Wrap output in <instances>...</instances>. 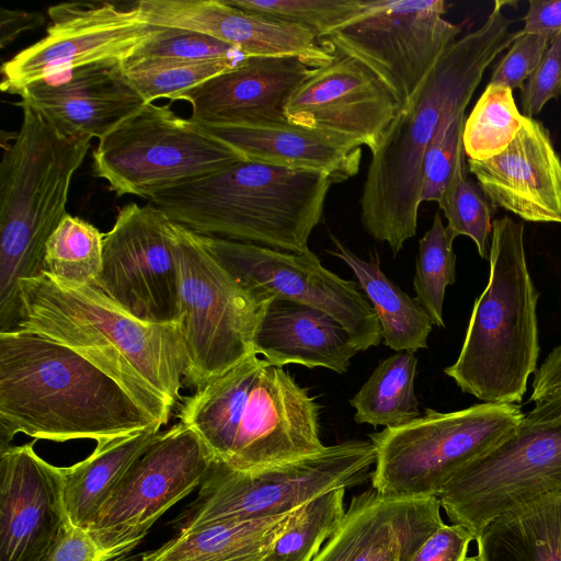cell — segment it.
<instances>
[{
  "instance_id": "obj_1",
  "label": "cell",
  "mask_w": 561,
  "mask_h": 561,
  "mask_svg": "<svg viewBox=\"0 0 561 561\" xmlns=\"http://www.w3.org/2000/svg\"><path fill=\"white\" fill-rule=\"evenodd\" d=\"M20 301L14 329L73 350L158 424L169 422L190 367L179 322L141 321L96 285L66 283L46 272L20 282Z\"/></svg>"
},
{
  "instance_id": "obj_2",
  "label": "cell",
  "mask_w": 561,
  "mask_h": 561,
  "mask_svg": "<svg viewBox=\"0 0 561 561\" xmlns=\"http://www.w3.org/2000/svg\"><path fill=\"white\" fill-rule=\"evenodd\" d=\"M495 1L485 22L457 38L398 112L371 151L360 196V220L377 241L399 253L417 229L421 165L427 146L448 118L465 112L486 68L520 31Z\"/></svg>"
},
{
  "instance_id": "obj_3",
  "label": "cell",
  "mask_w": 561,
  "mask_h": 561,
  "mask_svg": "<svg viewBox=\"0 0 561 561\" xmlns=\"http://www.w3.org/2000/svg\"><path fill=\"white\" fill-rule=\"evenodd\" d=\"M159 425L102 370L35 333L0 332V451L35 439L113 438Z\"/></svg>"
},
{
  "instance_id": "obj_4",
  "label": "cell",
  "mask_w": 561,
  "mask_h": 561,
  "mask_svg": "<svg viewBox=\"0 0 561 561\" xmlns=\"http://www.w3.org/2000/svg\"><path fill=\"white\" fill-rule=\"evenodd\" d=\"M179 421L215 461L254 471L321 451L319 408L291 375L252 354L185 398Z\"/></svg>"
},
{
  "instance_id": "obj_5",
  "label": "cell",
  "mask_w": 561,
  "mask_h": 561,
  "mask_svg": "<svg viewBox=\"0 0 561 561\" xmlns=\"http://www.w3.org/2000/svg\"><path fill=\"white\" fill-rule=\"evenodd\" d=\"M334 183L323 173L241 159L148 201L198 234L304 253Z\"/></svg>"
},
{
  "instance_id": "obj_6",
  "label": "cell",
  "mask_w": 561,
  "mask_h": 561,
  "mask_svg": "<svg viewBox=\"0 0 561 561\" xmlns=\"http://www.w3.org/2000/svg\"><path fill=\"white\" fill-rule=\"evenodd\" d=\"M22 123L0 164V332L20 316V282L44 272L46 243L67 214L72 178L91 146L60 134L37 111Z\"/></svg>"
},
{
  "instance_id": "obj_7",
  "label": "cell",
  "mask_w": 561,
  "mask_h": 561,
  "mask_svg": "<svg viewBox=\"0 0 561 561\" xmlns=\"http://www.w3.org/2000/svg\"><path fill=\"white\" fill-rule=\"evenodd\" d=\"M489 262V280L474 301L458 358L444 373L485 403L517 404L540 352L539 293L527 265L522 221L493 220Z\"/></svg>"
},
{
  "instance_id": "obj_8",
  "label": "cell",
  "mask_w": 561,
  "mask_h": 561,
  "mask_svg": "<svg viewBox=\"0 0 561 561\" xmlns=\"http://www.w3.org/2000/svg\"><path fill=\"white\" fill-rule=\"evenodd\" d=\"M180 277V329L197 389L256 354L254 340L274 299L247 289L218 261L204 236L170 220Z\"/></svg>"
},
{
  "instance_id": "obj_9",
  "label": "cell",
  "mask_w": 561,
  "mask_h": 561,
  "mask_svg": "<svg viewBox=\"0 0 561 561\" xmlns=\"http://www.w3.org/2000/svg\"><path fill=\"white\" fill-rule=\"evenodd\" d=\"M524 416L517 404L483 402L453 412L427 408L409 423L371 433L373 489L381 497L438 496L457 470L496 445Z\"/></svg>"
},
{
  "instance_id": "obj_10",
  "label": "cell",
  "mask_w": 561,
  "mask_h": 561,
  "mask_svg": "<svg viewBox=\"0 0 561 561\" xmlns=\"http://www.w3.org/2000/svg\"><path fill=\"white\" fill-rule=\"evenodd\" d=\"M375 461L370 440L325 446L317 454L254 471L213 461L197 497L173 525L180 533L214 522L285 515L325 492L362 484L371 477Z\"/></svg>"
},
{
  "instance_id": "obj_11",
  "label": "cell",
  "mask_w": 561,
  "mask_h": 561,
  "mask_svg": "<svg viewBox=\"0 0 561 561\" xmlns=\"http://www.w3.org/2000/svg\"><path fill=\"white\" fill-rule=\"evenodd\" d=\"M241 159L170 105L146 103L99 140L92 167L117 196L149 199Z\"/></svg>"
},
{
  "instance_id": "obj_12",
  "label": "cell",
  "mask_w": 561,
  "mask_h": 561,
  "mask_svg": "<svg viewBox=\"0 0 561 561\" xmlns=\"http://www.w3.org/2000/svg\"><path fill=\"white\" fill-rule=\"evenodd\" d=\"M446 10L444 0H364L320 41L366 65L401 110L461 32V24L444 19Z\"/></svg>"
},
{
  "instance_id": "obj_13",
  "label": "cell",
  "mask_w": 561,
  "mask_h": 561,
  "mask_svg": "<svg viewBox=\"0 0 561 561\" xmlns=\"http://www.w3.org/2000/svg\"><path fill=\"white\" fill-rule=\"evenodd\" d=\"M553 493H561V422L523 420L457 470L438 499L451 524L467 527L477 537L495 516Z\"/></svg>"
},
{
  "instance_id": "obj_14",
  "label": "cell",
  "mask_w": 561,
  "mask_h": 561,
  "mask_svg": "<svg viewBox=\"0 0 561 561\" xmlns=\"http://www.w3.org/2000/svg\"><path fill=\"white\" fill-rule=\"evenodd\" d=\"M214 458L182 422L161 432L113 490L89 535L104 561L134 549L171 506L199 486Z\"/></svg>"
},
{
  "instance_id": "obj_15",
  "label": "cell",
  "mask_w": 561,
  "mask_h": 561,
  "mask_svg": "<svg viewBox=\"0 0 561 561\" xmlns=\"http://www.w3.org/2000/svg\"><path fill=\"white\" fill-rule=\"evenodd\" d=\"M204 238L218 261L253 294L299 302L330 314L359 352L380 344V323L356 283L325 268L310 249L293 253L218 237Z\"/></svg>"
},
{
  "instance_id": "obj_16",
  "label": "cell",
  "mask_w": 561,
  "mask_h": 561,
  "mask_svg": "<svg viewBox=\"0 0 561 561\" xmlns=\"http://www.w3.org/2000/svg\"><path fill=\"white\" fill-rule=\"evenodd\" d=\"M46 35L1 67V91L92 64H124L161 26L147 23L137 3L62 2L47 10Z\"/></svg>"
},
{
  "instance_id": "obj_17",
  "label": "cell",
  "mask_w": 561,
  "mask_h": 561,
  "mask_svg": "<svg viewBox=\"0 0 561 561\" xmlns=\"http://www.w3.org/2000/svg\"><path fill=\"white\" fill-rule=\"evenodd\" d=\"M170 219L154 205L128 203L104 234L95 285L119 308L151 323L178 322L180 277Z\"/></svg>"
},
{
  "instance_id": "obj_18",
  "label": "cell",
  "mask_w": 561,
  "mask_h": 561,
  "mask_svg": "<svg viewBox=\"0 0 561 561\" xmlns=\"http://www.w3.org/2000/svg\"><path fill=\"white\" fill-rule=\"evenodd\" d=\"M333 59L314 69L286 100L287 122L341 136L376 149L400 111L397 99L358 59L332 51Z\"/></svg>"
},
{
  "instance_id": "obj_19",
  "label": "cell",
  "mask_w": 561,
  "mask_h": 561,
  "mask_svg": "<svg viewBox=\"0 0 561 561\" xmlns=\"http://www.w3.org/2000/svg\"><path fill=\"white\" fill-rule=\"evenodd\" d=\"M35 442L0 451V561H43L70 524L64 467L41 458Z\"/></svg>"
},
{
  "instance_id": "obj_20",
  "label": "cell",
  "mask_w": 561,
  "mask_h": 561,
  "mask_svg": "<svg viewBox=\"0 0 561 561\" xmlns=\"http://www.w3.org/2000/svg\"><path fill=\"white\" fill-rule=\"evenodd\" d=\"M144 20L215 37L247 56L296 57L317 69L334 55L311 31L241 10L227 0H140Z\"/></svg>"
},
{
  "instance_id": "obj_21",
  "label": "cell",
  "mask_w": 561,
  "mask_h": 561,
  "mask_svg": "<svg viewBox=\"0 0 561 561\" xmlns=\"http://www.w3.org/2000/svg\"><path fill=\"white\" fill-rule=\"evenodd\" d=\"M18 95L16 105L37 111L60 134L99 140L146 104L116 62L72 68L32 82Z\"/></svg>"
},
{
  "instance_id": "obj_22",
  "label": "cell",
  "mask_w": 561,
  "mask_h": 561,
  "mask_svg": "<svg viewBox=\"0 0 561 561\" xmlns=\"http://www.w3.org/2000/svg\"><path fill=\"white\" fill-rule=\"evenodd\" d=\"M468 168L495 208L530 222L561 224V158L539 121L525 116L502 153L485 161L468 159Z\"/></svg>"
},
{
  "instance_id": "obj_23",
  "label": "cell",
  "mask_w": 561,
  "mask_h": 561,
  "mask_svg": "<svg viewBox=\"0 0 561 561\" xmlns=\"http://www.w3.org/2000/svg\"><path fill=\"white\" fill-rule=\"evenodd\" d=\"M313 71L296 57L251 56L179 101L190 103V119L198 124L286 121V100Z\"/></svg>"
},
{
  "instance_id": "obj_24",
  "label": "cell",
  "mask_w": 561,
  "mask_h": 561,
  "mask_svg": "<svg viewBox=\"0 0 561 561\" xmlns=\"http://www.w3.org/2000/svg\"><path fill=\"white\" fill-rule=\"evenodd\" d=\"M194 124L245 160L323 173L335 183L359 171L362 146L322 130L287 121Z\"/></svg>"
},
{
  "instance_id": "obj_25",
  "label": "cell",
  "mask_w": 561,
  "mask_h": 561,
  "mask_svg": "<svg viewBox=\"0 0 561 561\" xmlns=\"http://www.w3.org/2000/svg\"><path fill=\"white\" fill-rule=\"evenodd\" d=\"M254 350L272 365L324 367L347 371L359 351L346 330L330 314L289 300L274 299L257 329Z\"/></svg>"
},
{
  "instance_id": "obj_26",
  "label": "cell",
  "mask_w": 561,
  "mask_h": 561,
  "mask_svg": "<svg viewBox=\"0 0 561 561\" xmlns=\"http://www.w3.org/2000/svg\"><path fill=\"white\" fill-rule=\"evenodd\" d=\"M160 428L99 440L90 456L64 467V501L71 525L88 531L130 466L158 439Z\"/></svg>"
},
{
  "instance_id": "obj_27",
  "label": "cell",
  "mask_w": 561,
  "mask_h": 561,
  "mask_svg": "<svg viewBox=\"0 0 561 561\" xmlns=\"http://www.w3.org/2000/svg\"><path fill=\"white\" fill-rule=\"evenodd\" d=\"M476 561H561V493L546 494L488 522Z\"/></svg>"
},
{
  "instance_id": "obj_28",
  "label": "cell",
  "mask_w": 561,
  "mask_h": 561,
  "mask_svg": "<svg viewBox=\"0 0 561 561\" xmlns=\"http://www.w3.org/2000/svg\"><path fill=\"white\" fill-rule=\"evenodd\" d=\"M293 512L196 526L178 533L160 548L144 552L141 558L142 561H263Z\"/></svg>"
},
{
  "instance_id": "obj_29",
  "label": "cell",
  "mask_w": 561,
  "mask_h": 561,
  "mask_svg": "<svg viewBox=\"0 0 561 561\" xmlns=\"http://www.w3.org/2000/svg\"><path fill=\"white\" fill-rule=\"evenodd\" d=\"M333 249L328 252L341 259L354 273L359 287L373 306L381 328L382 343L397 352L427 347L433 322L425 309L410 297L380 267L376 251L364 260L330 233Z\"/></svg>"
},
{
  "instance_id": "obj_30",
  "label": "cell",
  "mask_w": 561,
  "mask_h": 561,
  "mask_svg": "<svg viewBox=\"0 0 561 561\" xmlns=\"http://www.w3.org/2000/svg\"><path fill=\"white\" fill-rule=\"evenodd\" d=\"M438 496H379L353 561H409L443 524Z\"/></svg>"
},
{
  "instance_id": "obj_31",
  "label": "cell",
  "mask_w": 561,
  "mask_h": 561,
  "mask_svg": "<svg viewBox=\"0 0 561 561\" xmlns=\"http://www.w3.org/2000/svg\"><path fill=\"white\" fill-rule=\"evenodd\" d=\"M417 357L398 352L379 363L370 377L350 400L354 421L374 426L403 425L421 415L414 382Z\"/></svg>"
},
{
  "instance_id": "obj_32",
  "label": "cell",
  "mask_w": 561,
  "mask_h": 561,
  "mask_svg": "<svg viewBox=\"0 0 561 561\" xmlns=\"http://www.w3.org/2000/svg\"><path fill=\"white\" fill-rule=\"evenodd\" d=\"M345 491L325 492L295 510L263 561H311L344 522Z\"/></svg>"
},
{
  "instance_id": "obj_33",
  "label": "cell",
  "mask_w": 561,
  "mask_h": 561,
  "mask_svg": "<svg viewBox=\"0 0 561 561\" xmlns=\"http://www.w3.org/2000/svg\"><path fill=\"white\" fill-rule=\"evenodd\" d=\"M104 234L67 213L46 243L44 272L66 283L95 285L102 270Z\"/></svg>"
},
{
  "instance_id": "obj_34",
  "label": "cell",
  "mask_w": 561,
  "mask_h": 561,
  "mask_svg": "<svg viewBox=\"0 0 561 561\" xmlns=\"http://www.w3.org/2000/svg\"><path fill=\"white\" fill-rule=\"evenodd\" d=\"M524 119L513 91L488 83L465 122L466 156L470 160L485 161L502 153L522 129Z\"/></svg>"
},
{
  "instance_id": "obj_35",
  "label": "cell",
  "mask_w": 561,
  "mask_h": 561,
  "mask_svg": "<svg viewBox=\"0 0 561 561\" xmlns=\"http://www.w3.org/2000/svg\"><path fill=\"white\" fill-rule=\"evenodd\" d=\"M241 62L229 59L204 61L158 59L122 65V75L146 103H153L159 99L179 101L187 91Z\"/></svg>"
},
{
  "instance_id": "obj_36",
  "label": "cell",
  "mask_w": 561,
  "mask_h": 561,
  "mask_svg": "<svg viewBox=\"0 0 561 561\" xmlns=\"http://www.w3.org/2000/svg\"><path fill=\"white\" fill-rule=\"evenodd\" d=\"M454 240L446 231L440 214L419 241L413 287L416 301L425 309L434 325L444 328L443 306L446 288L456 282Z\"/></svg>"
},
{
  "instance_id": "obj_37",
  "label": "cell",
  "mask_w": 561,
  "mask_h": 561,
  "mask_svg": "<svg viewBox=\"0 0 561 561\" xmlns=\"http://www.w3.org/2000/svg\"><path fill=\"white\" fill-rule=\"evenodd\" d=\"M447 219L446 231L455 240L459 236L470 238L482 259L490 255L493 216L496 208L486 198L479 184L459 171L438 203Z\"/></svg>"
},
{
  "instance_id": "obj_38",
  "label": "cell",
  "mask_w": 561,
  "mask_h": 561,
  "mask_svg": "<svg viewBox=\"0 0 561 561\" xmlns=\"http://www.w3.org/2000/svg\"><path fill=\"white\" fill-rule=\"evenodd\" d=\"M230 4L271 19L300 25L319 39L355 15L364 0H227Z\"/></svg>"
},
{
  "instance_id": "obj_39",
  "label": "cell",
  "mask_w": 561,
  "mask_h": 561,
  "mask_svg": "<svg viewBox=\"0 0 561 561\" xmlns=\"http://www.w3.org/2000/svg\"><path fill=\"white\" fill-rule=\"evenodd\" d=\"M465 122V112L448 118L427 146L421 165V203L438 204L459 171L466 168Z\"/></svg>"
},
{
  "instance_id": "obj_40",
  "label": "cell",
  "mask_w": 561,
  "mask_h": 561,
  "mask_svg": "<svg viewBox=\"0 0 561 561\" xmlns=\"http://www.w3.org/2000/svg\"><path fill=\"white\" fill-rule=\"evenodd\" d=\"M248 57L241 50L209 35L184 28L161 26L122 65L158 59L243 61Z\"/></svg>"
},
{
  "instance_id": "obj_41",
  "label": "cell",
  "mask_w": 561,
  "mask_h": 561,
  "mask_svg": "<svg viewBox=\"0 0 561 561\" xmlns=\"http://www.w3.org/2000/svg\"><path fill=\"white\" fill-rule=\"evenodd\" d=\"M379 495L371 488L354 496L343 524L311 561H353L371 523Z\"/></svg>"
},
{
  "instance_id": "obj_42",
  "label": "cell",
  "mask_w": 561,
  "mask_h": 561,
  "mask_svg": "<svg viewBox=\"0 0 561 561\" xmlns=\"http://www.w3.org/2000/svg\"><path fill=\"white\" fill-rule=\"evenodd\" d=\"M519 31L518 37L494 68L490 84L505 87L512 91L522 89L548 48L550 37Z\"/></svg>"
},
{
  "instance_id": "obj_43",
  "label": "cell",
  "mask_w": 561,
  "mask_h": 561,
  "mask_svg": "<svg viewBox=\"0 0 561 561\" xmlns=\"http://www.w3.org/2000/svg\"><path fill=\"white\" fill-rule=\"evenodd\" d=\"M561 95V34L551 38L538 66L520 89L523 115L534 118Z\"/></svg>"
},
{
  "instance_id": "obj_44",
  "label": "cell",
  "mask_w": 561,
  "mask_h": 561,
  "mask_svg": "<svg viewBox=\"0 0 561 561\" xmlns=\"http://www.w3.org/2000/svg\"><path fill=\"white\" fill-rule=\"evenodd\" d=\"M476 539L473 533L462 525L442 524L416 549L409 561H476L468 558L470 541Z\"/></svg>"
},
{
  "instance_id": "obj_45",
  "label": "cell",
  "mask_w": 561,
  "mask_h": 561,
  "mask_svg": "<svg viewBox=\"0 0 561 561\" xmlns=\"http://www.w3.org/2000/svg\"><path fill=\"white\" fill-rule=\"evenodd\" d=\"M43 561H104V558L89 533L70 523Z\"/></svg>"
},
{
  "instance_id": "obj_46",
  "label": "cell",
  "mask_w": 561,
  "mask_h": 561,
  "mask_svg": "<svg viewBox=\"0 0 561 561\" xmlns=\"http://www.w3.org/2000/svg\"><path fill=\"white\" fill-rule=\"evenodd\" d=\"M524 22L523 33L550 38L561 34V0H530Z\"/></svg>"
},
{
  "instance_id": "obj_47",
  "label": "cell",
  "mask_w": 561,
  "mask_h": 561,
  "mask_svg": "<svg viewBox=\"0 0 561 561\" xmlns=\"http://www.w3.org/2000/svg\"><path fill=\"white\" fill-rule=\"evenodd\" d=\"M561 388V344L556 346L537 368L529 402H538Z\"/></svg>"
},
{
  "instance_id": "obj_48",
  "label": "cell",
  "mask_w": 561,
  "mask_h": 561,
  "mask_svg": "<svg viewBox=\"0 0 561 561\" xmlns=\"http://www.w3.org/2000/svg\"><path fill=\"white\" fill-rule=\"evenodd\" d=\"M45 21L41 12L0 10V46L10 45L21 33L39 27Z\"/></svg>"
},
{
  "instance_id": "obj_49",
  "label": "cell",
  "mask_w": 561,
  "mask_h": 561,
  "mask_svg": "<svg viewBox=\"0 0 561 561\" xmlns=\"http://www.w3.org/2000/svg\"><path fill=\"white\" fill-rule=\"evenodd\" d=\"M524 420L529 423L561 422V388L536 402Z\"/></svg>"
},
{
  "instance_id": "obj_50",
  "label": "cell",
  "mask_w": 561,
  "mask_h": 561,
  "mask_svg": "<svg viewBox=\"0 0 561 561\" xmlns=\"http://www.w3.org/2000/svg\"><path fill=\"white\" fill-rule=\"evenodd\" d=\"M119 561H142V558H141V554H140V556H135V557H131V558H128V559H125V560H119Z\"/></svg>"
}]
</instances>
